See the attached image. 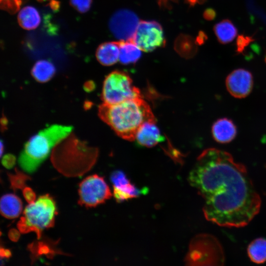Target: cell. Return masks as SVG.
Returning a JSON list of instances; mask_svg holds the SVG:
<instances>
[{"instance_id":"5","label":"cell","mask_w":266,"mask_h":266,"mask_svg":"<svg viewBox=\"0 0 266 266\" xmlns=\"http://www.w3.org/2000/svg\"><path fill=\"white\" fill-rule=\"evenodd\" d=\"M56 214L53 199L48 194L42 195L26 206L17 227L22 233L35 232L39 239L42 231L54 226Z\"/></svg>"},{"instance_id":"32","label":"cell","mask_w":266,"mask_h":266,"mask_svg":"<svg viewBox=\"0 0 266 266\" xmlns=\"http://www.w3.org/2000/svg\"><path fill=\"white\" fill-rule=\"evenodd\" d=\"M265 62L266 63V57H265Z\"/></svg>"},{"instance_id":"7","label":"cell","mask_w":266,"mask_h":266,"mask_svg":"<svg viewBox=\"0 0 266 266\" xmlns=\"http://www.w3.org/2000/svg\"><path fill=\"white\" fill-rule=\"evenodd\" d=\"M79 201L86 207H95L109 199L112 194L104 178L97 174L85 178L79 185Z\"/></svg>"},{"instance_id":"11","label":"cell","mask_w":266,"mask_h":266,"mask_svg":"<svg viewBox=\"0 0 266 266\" xmlns=\"http://www.w3.org/2000/svg\"><path fill=\"white\" fill-rule=\"evenodd\" d=\"M110 179L113 186V195L117 202L136 198L146 191L137 188L131 183L126 174L122 171L113 172Z\"/></svg>"},{"instance_id":"6","label":"cell","mask_w":266,"mask_h":266,"mask_svg":"<svg viewBox=\"0 0 266 266\" xmlns=\"http://www.w3.org/2000/svg\"><path fill=\"white\" fill-rule=\"evenodd\" d=\"M101 97L104 103L115 104L141 96L139 89L133 85L130 75L117 70L106 76Z\"/></svg>"},{"instance_id":"22","label":"cell","mask_w":266,"mask_h":266,"mask_svg":"<svg viewBox=\"0 0 266 266\" xmlns=\"http://www.w3.org/2000/svg\"><path fill=\"white\" fill-rule=\"evenodd\" d=\"M18 171L17 169L16 174L9 175L11 187L14 190L24 189L25 187V182L28 179L27 176Z\"/></svg>"},{"instance_id":"20","label":"cell","mask_w":266,"mask_h":266,"mask_svg":"<svg viewBox=\"0 0 266 266\" xmlns=\"http://www.w3.org/2000/svg\"><path fill=\"white\" fill-rule=\"evenodd\" d=\"M56 68L50 61L41 60L37 61L32 69V75L37 81L44 83L50 80L54 75Z\"/></svg>"},{"instance_id":"27","label":"cell","mask_w":266,"mask_h":266,"mask_svg":"<svg viewBox=\"0 0 266 266\" xmlns=\"http://www.w3.org/2000/svg\"><path fill=\"white\" fill-rule=\"evenodd\" d=\"M217 15L216 11L211 8L206 9L203 14V18L208 21H212L215 19Z\"/></svg>"},{"instance_id":"12","label":"cell","mask_w":266,"mask_h":266,"mask_svg":"<svg viewBox=\"0 0 266 266\" xmlns=\"http://www.w3.org/2000/svg\"><path fill=\"white\" fill-rule=\"evenodd\" d=\"M156 122L147 121L142 124L138 131L135 139L138 144L150 148L164 140L165 137L162 135Z\"/></svg>"},{"instance_id":"3","label":"cell","mask_w":266,"mask_h":266,"mask_svg":"<svg viewBox=\"0 0 266 266\" xmlns=\"http://www.w3.org/2000/svg\"><path fill=\"white\" fill-rule=\"evenodd\" d=\"M72 130L71 126L53 125L32 136L20 155L18 163L21 167L30 173L35 171L52 149L68 136Z\"/></svg>"},{"instance_id":"26","label":"cell","mask_w":266,"mask_h":266,"mask_svg":"<svg viewBox=\"0 0 266 266\" xmlns=\"http://www.w3.org/2000/svg\"><path fill=\"white\" fill-rule=\"evenodd\" d=\"M15 156L11 154H7L3 156L2 159V164L6 168H10L15 165Z\"/></svg>"},{"instance_id":"14","label":"cell","mask_w":266,"mask_h":266,"mask_svg":"<svg viewBox=\"0 0 266 266\" xmlns=\"http://www.w3.org/2000/svg\"><path fill=\"white\" fill-rule=\"evenodd\" d=\"M119 42H106L99 46L96 56L102 65L110 66L119 60Z\"/></svg>"},{"instance_id":"25","label":"cell","mask_w":266,"mask_h":266,"mask_svg":"<svg viewBox=\"0 0 266 266\" xmlns=\"http://www.w3.org/2000/svg\"><path fill=\"white\" fill-rule=\"evenodd\" d=\"M23 194L26 201L31 203L35 201V194L30 187H25L23 190Z\"/></svg>"},{"instance_id":"19","label":"cell","mask_w":266,"mask_h":266,"mask_svg":"<svg viewBox=\"0 0 266 266\" xmlns=\"http://www.w3.org/2000/svg\"><path fill=\"white\" fill-rule=\"evenodd\" d=\"M197 45L196 40L192 37L180 34L175 41L174 48L181 56L189 59L193 57L197 53Z\"/></svg>"},{"instance_id":"15","label":"cell","mask_w":266,"mask_h":266,"mask_svg":"<svg viewBox=\"0 0 266 266\" xmlns=\"http://www.w3.org/2000/svg\"><path fill=\"white\" fill-rule=\"evenodd\" d=\"M0 208L1 214L6 218L14 219L21 214L22 202L20 199L13 194L3 196L0 199Z\"/></svg>"},{"instance_id":"1","label":"cell","mask_w":266,"mask_h":266,"mask_svg":"<svg viewBox=\"0 0 266 266\" xmlns=\"http://www.w3.org/2000/svg\"><path fill=\"white\" fill-rule=\"evenodd\" d=\"M188 181L204 200L205 219L219 226L245 227L260 211L261 199L246 167L226 151L204 150Z\"/></svg>"},{"instance_id":"17","label":"cell","mask_w":266,"mask_h":266,"mask_svg":"<svg viewBox=\"0 0 266 266\" xmlns=\"http://www.w3.org/2000/svg\"><path fill=\"white\" fill-rule=\"evenodd\" d=\"M213 31L219 42L223 44L232 41L237 33L236 28L229 19H224L216 24Z\"/></svg>"},{"instance_id":"30","label":"cell","mask_w":266,"mask_h":266,"mask_svg":"<svg viewBox=\"0 0 266 266\" xmlns=\"http://www.w3.org/2000/svg\"><path fill=\"white\" fill-rule=\"evenodd\" d=\"M0 251H2L3 252V253H1V256H2L3 257H9L10 255H11V253L10 252V251L8 250H6V249H3V250H2L1 249Z\"/></svg>"},{"instance_id":"28","label":"cell","mask_w":266,"mask_h":266,"mask_svg":"<svg viewBox=\"0 0 266 266\" xmlns=\"http://www.w3.org/2000/svg\"><path fill=\"white\" fill-rule=\"evenodd\" d=\"M207 38L208 37L206 33L202 31H200L197 37L196 41L198 45H200L204 44Z\"/></svg>"},{"instance_id":"31","label":"cell","mask_w":266,"mask_h":266,"mask_svg":"<svg viewBox=\"0 0 266 266\" xmlns=\"http://www.w3.org/2000/svg\"><path fill=\"white\" fill-rule=\"evenodd\" d=\"M1 148H0V153H1V156L2 155V152H3V145L2 141H1Z\"/></svg>"},{"instance_id":"18","label":"cell","mask_w":266,"mask_h":266,"mask_svg":"<svg viewBox=\"0 0 266 266\" xmlns=\"http://www.w3.org/2000/svg\"><path fill=\"white\" fill-rule=\"evenodd\" d=\"M18 22L19 25L25 30L35 29L40 23L39 13L33 6H25L20 11L18 15Z\"/></svg>"},{"instance_id":"4","label":"cell","mask_w":266,"mask_h":266,"mask_svg":"<svg viewBox=\"0 0 266 266\" xmlns=\"http://www.w3.org/2000/svg\"><path fill=\"white\" fill-rule=\"evenodd\" d=\"M98 155L97 148L70 134L54 147L52 161L59 167H90L95 163Z\"/></svg>"},{"instance_id":"2","label":"cell","mask_w":266,"mask_h":266,"mask_svg":"<svg viewBox=\"0 0 266 266\" xmlns=\"http://www.w3.org/2000/svg\"><path fill=\"white\" fill-rule=\"evenodd\" d=\"M99 116L122 138L133 141L142 124L156 121L149 105L141 97L99 106Z\"/></svg>"},{"instance_id":"13","label":"cell","mask_w":266,"mask_h":266,"mask_svg":"<svg viewBox=\"0 0 266 266\" xmlns=\"http://www.w3.org/2000/svg\"><path fill=\"white\" fill-rule=\"evenodd\" d=\"M215 140L220 143H227L232 141L236 135V127L230 119L223 118L215 121L211 129Z\"/></svg>"},{"instance_id":"16","label":"cell","mask_w":266,"mask_h":266,"mask_svg":"<svg viewBox=\"0 0 266 266\" xmlns=\"http://www.w3.org/2000/svg\"><path fill=\"white\" fill-rule=\"evenodd\" d=\"M119 44V58L123 65L136 63L141 57V49L133 40L120 41Z\"/></svg>"},{"instance_id":"10","label":"cell","mask_w":266,"mask_h":266,"mask_svg":"<svg viewBox=\"0 0 266 266\" xmlns=\"http://www.w3.org/2000/svg\"><path fill=\"white\" fill-rule=\"evenodd\" d=\"M253 85V76L245 69H235L229 74L226 80L227 89L233 97L241 99L251 92Z\"/></svg>"},{"instance_id":"23","label":"cell","mask_w":266,"mask_h":266,"mask_svg":"<svg viewBox=\"0 0 266 266\" xmlns=\"http://www.w3.org/2000/svg\"><path fill=\"white\" fill-rule=\"evenodd\" d=\"M255 40L252 36L243 34L238 35L236 41V52L237 54H243L245 48Z\"/></svg>"},{"instance_id":"8","label":"cell","mask_w":266,"mask_h":266,"mask_svg":"<svg viewBox=\"0 0 266 266\" xmlns=\"http://www.w3.org/2000/svg\"><path fill=\"white\" fill-rule=\"evenodd\" d=\"M133 41L141 50L149 52L165 45L161 25L155 21L139 22Z\"/></svg>"},{"instance_id":"29","label":"cell","mask_w":266,"mask_h":266,"mask_svg":"<svg viewBox=\"0 0 266 266\" xmlns=\"http://www.w3.org/2000/svg\"><path fill=\"white\" fill-rule=\"evenodd\" d=\"M19 233L16 230L13 229L9 233V238L13 241H17L19 237Z\"/></svg>"},{"instance_id":"24","label":"cell","mask_w":266,"mask_h":266,"mask_svg":"<svg viewBox=\"0 0 266 266\" xmlns=\"http://www.w3.org/2000/svg\"><path fill=\"white\" fill-rule=\"evenodd\" d=\"M72 7L81 13L87 12L91 8L92 0H69Z\"/></svg>"},{"instance_id":"9","label":"cell","mask_w":266,"mask_h":266,"mask_svg":"<svg viewBox=\"0 0 266 266\" xmlns=\"http://www.w3.org/2000/svg\"><path fill=\"white\" fill-rule=\"evenodd\" d=\"M139 21L132 11L121 9L111 17L109 27L114 36L120 41L133 40Z\"/></svg>"},{"instance_id":"21","label":"cell","mask_w":266,"mask_h":266,"mask_svg":"<svg viewBox=\"0 0 266 266\" xmlns=\"http://www.w3.org/2000/svg\"><path fill=\"white\" fill-rule=\"evenodd\" d=\"M247 253L253 263L260 264L266 262V239L260 237L253 240L248 246Z\"/></svg>"}]
</instances>
